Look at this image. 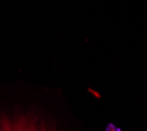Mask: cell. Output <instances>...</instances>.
<instances>
[{
	"mask_svg": "<svg viewBox=\"0 0 147 131\" xmlns=\"http://www.w3.org/2000/svg\"><path fill=\"white\" fill-rule=\"evenodd\" d=\"M0 131H47L30 116H0Z\"/></svg>",
	"mask_w": 147,
	"mask_h": 131,
	"instance_id": "1",
	"label": "cell"
},
{
	"mask_svg": "<svg viewBox=\"0 0 147 131\" xmlns=\"http://www.w3.org/2000/svg\"><path fill=\"white\" fill-rule=\"evenodd\" d=\"M107 131H121V130H119V128H117L116 126H113V125H112V123H110V125H108Z\"/></svg>",
	"mask_w": 147,
	"mask_h": 131,
	"instance_id": "2",
	"label": "cell"
}]
</instances>
